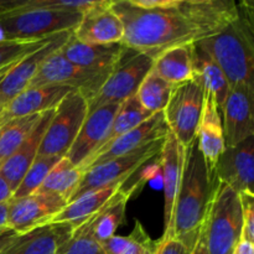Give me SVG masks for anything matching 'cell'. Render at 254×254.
I'll use <instances>...</instances> for the list:
<instances>
[{"instance_id":"6da1fadb","label":"cell","mask_w":254,"mask_h":254,"mask_svg":"<svg viewBox=\"0 0 254 254\" xmlns=\"http://www.w3.org/2000/svg\"><path fill=\"white\" fill-rule=\"evenodd\" d=\"M111 6L123 24L122 45L155 59L166 50L197 44L220 31L237 15L240 1L174 0L168 9L144 10L130 0H116Z\"/></svg>"},{"instance_id":"7a4b0ae2","label":"cell","mask_w":254,"mask_h":254,"mask_svg":"<svg viewBox=\"0 0 254 254\" xmlns=\"http://www.w3.org/2000/svg\"><path fill=\"white\" fill-rule=\"evenodd\" d=\"M213 186L215 178L208 171L195 139L185 148L171 222L163 237L176 238L190 250L195 247L207 217Z\"/></svg>"},{"instance_id":"3957f363","label":"cell","mask_w":254,"mask_h":254,"mask_svg":"<svg viewBox=\"0 0 254 254\" xmlns=\"http://www.w3.org/2000/svg\"><path fill=\"white\" fill-rule=\"evenodd\" d=\"M215 60L231 87H254V6L240 1L238 12L225 27L197 42Z\"/></svg>"},{"instance_id":"277c9868","label":"cell","mask_w":254,"mask_h":254,"mask_svg":"<svg viewBox=\"0 0 254 254\" xmlns=\"http://www.w3.org/2000/svg\"><path fill=\"white\" fill-rule=\"evenodd\" d=\"M242 230L240 195L215 179L212 198L203 226L208 254H232L242 238Z\"/></svg>"},{"instance_id":"5b68a950","label":"cell","mask_w":254,"mask_h":254,"mask_svg":"<svg viewBox=\"0 0 254 254\" xmlns=\"http://www.w3.org/2000/svg\"><path fill=\"white\" fill-rule=\"evenodd\" d=\"M83 12L22 10L0 14L5 40H42L64 31H73Z\"/></svg>"},{"instance_id":"8992f818","label":"cell","mask_w":254,"mask_h":254,"mask_svg":"<svg viewBox=\"0 0 254 254\" xmlns=\"http://www.w3.org/2000/svg\"><path fill=\"white\" fill-rule=\"evenodd\" d=\"M87 114L88 101L79 92H69L55 107L37 155L66 156Z\"/></svg>"},{"instance_id":"52a82bcc","label":"cell","mask_w":254,"mask_h":254,"mask_svg":"<svg viewBox=\"0 0 254 254\" xmlns=\"http://www.w3.org/2000/svg\"><path fill=\"white\" fill-rule=\"evenodd\" d=\"M205 91L195 78L174 87L170 99L163 111L169 133L181 146L188 148L196 139Z\"/></svg>"},{"instance_id":"ba28073f","label":"cell","mask_w":254,"mask_h":254,"mask_svg":"<svg viewBox=\"0 0 254 254\" xmlns=\"http://www.w3.org/2000/svg\"><path fill=\"white\" fill-rule=\"evenodd\" d=\"M164 140L165 139L153 141L133 153L87 169L69 202L89 191L98 190L112 184L127 183L136 171L148 165L153 159L159 158Z\"/></svg>"},{"instance_id":"9c48e42d","label":"cell","mask_w":254,"mask_h":254,"mask_svg":"<svg viewBox=\"0 0 254 254\" xmlns=\"http://www.w3.org/2000/svg\"><path fill=\"white\" fill-rule=\"evenodd\" d=\"M154 59L128 49L121 64L109 73L103 86L88 102V111L104 104H122L138 92L139 86L153 68Z\"/></svg>"},{"instance_id":"30bf717a","label":"cell","mask_w":254,"mask_h":254,"mask_svg":"<svg viewBox=\"0 0 254 254\" xmlns=\"http://www.w3.org/2000/svg\"><path fill=\"white\" fill-rule=\"evenodd\" d=\"M111 72L83 68L69 62L61 51L52 54L42 64L27 87L57 84L79 92L87 101H91L99 91Z\"/></svg>"},{"instance_id":"8fae6325","label":"cell","mask_w":254,"mask_h":254,"mask_svg":"<svg viewBox=\"0 0 254 254\" xmlns=\"http://www.w3.org/2000/svg\"><path fill=\"white\" fill-rule=\"evenodd\" d=\"M213 178L238 195H254V136L226 146L213 168Z\"/></svg>"},{"instance_id":"7c38bea8","label":"cell","mask_w":254,"mask_h":254,"mask_svg":"<svg viewBox=\"0 0 254 254\" xmlns=\"http://www.w3.org/2000/svg\"><path fill=\"white\" fill-rule=\"evenodd\" d=\"M67 201L54 193H39L21 198H11L7 210V228L16 233H25L39 226L51 222Z\"/></svg>"},{"instance_id":"4fadbf2b","label":"cell","mask_w":254,"mask_h":254,"mask_svg":"<svg viewBox=\"0 0 254 254\" xmlns=\"http://www.w3.org/2000/svg\"><path fill=\"white\" fill-rule=\"evenodd\" d=\"M254 87L238 84L230 88L221 111L226 146H233L254 136Z\"/></svg>"},{"instance_id":"5bb4252c","label":"cell","mask_w":254,"mask_h":254,"mask_svg":"<svg viewBox=\"0 0 254 254\" xmlns=\"http://www.w3.org/2000/svg\"><path fill=\"white\" fill-rule=\"evenodd\" d=\"M72 36V31L60 32L54 35L45 45L39 50L24 57L21 61L15 64L6 72L0 82V107H4L9 103L15 96L27 88L30 82L37 73L40 67L52 54L62 49L67 40Z\"/></svg>"},{"instance_id":"9a60e30c","label":"cell","mask_w":254,"mask_h":254,"mask_svg":"<svg viewBox=\"0 0 254 254\" xmlns=\"http://www.w3.org/2000/svg\"><path fill=\"white\" fill-rule=\"evenodd\" d=\"M111 2L112 0H98L93 7L83 12L79 24L72 31L73 39L91 45L122 44L124 27Z\"/></svg>"},{"instance_id":"2e32d148","label":"cell","mask_w":254,"mask_h":254,"mask_svg":"<svg viewBox=\"0 0 254 254\" xmlns=\"http://www.w3.org/2000/svg\"><path fill=\"white\" fill-rule=\"evenodd\" d=\"M119 106L121 104H104L88 111L66 155L73 165L82 168V165L101 148Z\"/></svg>"},{"instance_id":"e0dca14e","label":"cell","mask_w":254,"mask_h":254,"mask_svg":"<svg viewBox=\"0 0 254 254\" xmlns=\"http://www.w3.org/2000/svg\"><path fill=\"white\" fill-rule=\"evenodd\" d=\"M168 134L169 129L166 127L165 121H164L163 112L153 114L150 118L139 124L136 128L127 131L126 134L116 139L111 145L107 146L98 155L87 161L82 166V170L86 171L87 169L93 168V166L99 165V164H103L106 161L119 158V156L133 153V151L138 150V149L143 148V146L148 145L153 141L165 139Z\"/></svg>"},{"instance_id":"ac0fdd59","label":"cell","mask_w":254,"mask_h":254,"mask_svg":"<svg viewBox=\"0 0 254 254\" xmlns=\"http://www.w3.org/2000/svg\"><path fill=\"white\" fill-rule=\"evenodd\" d=\"M72 91L74 89L57 84L27 87L2 107L0 114V126L14 118L42 114L55 109V107Z\"/></svg>"},{"instance_id":"d6986e66","label":"cell","mask_w":254,"mask_h":254,"mask_svg":"<svg viewBox=\"0 0 254 254\" xmlns=\"http://www.w3.org/2000/svg\"><path fill=\"white\" fill-rule=\"evenodd\" d=\"M69 222H49L19 233L1 254H56L73 232Z\"/></svg>"},{"instance_id":"ffe728a7","label":"cell","mask_w":254,"mask_h":254,"mask_svg":"<svg viewBox=\"0 0 254 254\" xmlns=\"http://www.w3.org/2000/svg\"><path fill=\"white\" fill-rule=\"evenodd\" d=\"M60 51L69 62L76 66L97 69V71L112 72L121 64L128 49L122 44H83L71 36Z\"/></svg>"},{"instance_id":"44dd1931","label":"cell","mask_w":254,"mask_h":254,"mask_svg":"<svg viewBox=\"0 0 254 254\" xmlns=\"http://www.w3.org/2000/svg\"><path fill=\"white\" fill-rule=\"evenodd\" d=\"M196 141L198 150L205 158L208 171L213 176V168L225 150L226 144L223 138L221 111L216 103L215 97L208 92H205L202 113L196 133Z\"/></svg>"},{"instance_id":"7402d4cb","label":"cell","mask_w":254,"mask_h":254,"mask_svg":"<svg viewBox=\"0 0 254 254\" xmlns=\"http://www.w3.org/2000/svg\"><path fill=\"white\" fill-rule=\"evenodd\" d=\"M52 113H54V109L45 112L40 119L39 124L32 130V133L22 141L21 145L4 163L0 164V176L9 184L12 192L16 190L20 181L26 174L27 169L34 163L37 154H39L41 140L44 138V134L46 131L47 126H49Z\"/></svg>"},{"instance_id":"603a6c76","label":"cell","mask_w":254,"mask_h":254,"mask_svg":"<svg viewBox=\"0 0 254 254\" xmlns=\"http://www.w3.org/2000/svg\"><path fill=\"white\" fill-rule=\"evenodd\" d=\"M184 156H185V148L179 144L173 134L169 133L164 140L159 155L164 189V233L169 230L171 222L181 170H183Z\"/></svg>"},{"instance_id":"cb8c5ba5","label":"cell","mask_w":254,"mask_h":254,"mask_svg":"<svg viewBox=\"0 0 254 254\" xmlns=\"http://www.w3.org/2000/svg\"><path fill=\"white\" fill-rule=\"evenodd\" d=\"M124 184L126 183L112 184L79 196L78 198L67 203L64 210L55 216L51 222H69L73 227H78L92 216L99 212L121 190Z\"/></svg>"},{"instance_id":"d4e9b609","label":"cell","mask_w":254,"mask_h":254,"mask_svg":"<svg viewBox=\"0 0 254 254\" xmlns=\"http://www.w3.org/2000/svg\"><path fill=\"white\" fill-rule=\"evenodd\" d=\"M193 78L201 84L203 91L212 94L218 108H222L231 84L217 62L198 44L192 45Z\"/></svg>"},{"instance_id":"484cf974","label":"cell","mask_w":254,"mask_h":254,"mask_svg":"<svg viewBox=\"0 0 254 254\" xmlns=\"http://www.w3.org/2000/svg\"><path fill=\"white\" fill-rule=\"evenodd\" d=\"M151 71L174 87L193 79L192 45L176 46L159 54Z\"/></svg>"},{"instance_id":"4316f807","label":"cell","mask_w":254,"mask_h":254,"mask_svg":"<svg viewBox=\"0 0 254 254\" xmlns=\"http://www.w3.org/2000/svg\"><path fill=\"white\" fill-rule=\"evenodd\" d=\"M133 191L122 186L121 190L113 196L111 201L99 212L86 221L91 228L92 235L98 242L103 243L116 236L117 230L123 223L126 217L127 203Z\"/></svg>"},{"instance_id":"83f0119b","label":"cell","mask_w":254,"mask_h":254,"mask_svg":"<svg viewBox=\"0 0 254 254\" xmlns=\"http://www.w3.org/2000/svg\"><path fill=\"white\" fill-rule=\"evenodd\" d=\"M83 173L84 171L82 170V168L73 165L66 156H64L51 169L36 192L54 193L64 198L68 203L81 183Z\"/></svg>"},{"instance_id":"f1b7e54d","label":"cell","mask_w":254,"mask_h":254,"mask_svg":"<svg viewBox=\"0 0 254 254\" xmlns=\"http://www.w3.org/2000/svg\"><path fill=\"white\" fill-rule=\"evenodd\" d=\"M151 116H153V113H150L149 111H146V109L144 108L140 103H139L138 98H136L135 96L131 97V98H129V99H127V101H124L123 103L119 106L118 111H117L116 116H114L113 122H112L111 127H109V130H108V133H107L106 138H104L103 143H102L101 148H99L98 150H97L96 153H94L93 155L88 159V160H91L92 158H94L96 155H98V154L101 153V151H103L107 146L111 145V144L113 143L116 139H118L119 136H122L123 134H126L127 131L136 128L139 124H141L143 122H145L146 119L150 118Z\"/></svg>"},{"instance_id":"f546056e","label":"cell","mask_w":254,"mask_h":254,"mask_svg":"<svg viewBox=\"0 0 254 254\" xmlns=\"http://www.w3.org/2000/svg\"><path fill=\"white\" fill-rule=\"evenodd\" d=\"M42 114L14 118L0 126V164L4 163L32 133Z\"/></svg>"},{"instance_id":"4dcf8cb0","label":"cell","mask_w":254,"mask_h":254,"mask_svg":"<svg viewBox=\"0 0 254 254\" xmlns=\"http://www.w3.org/2000/svg\"><path fill=\"white\" fill-rule=\"evenodd\" d=\"M98 0H0V14L22 10L86 12Z\"/></svg>"},{"instance_id":"1f68e13d","label":"cell","mask_w":254,"mask_h":254,"mask_svg":"<svg viewBox=\"0 0 254 254\" xmlns=\"http://www.w3.org/2000/svg\"><path fill=\"white\" fill-rule=\"evenodd\" d=\"M173 89V84L150 71L139 86L135 97L146 111L155 114L165 109Z\"/></svg>"},{"instance_id":"d6a6232c","label":"cell","mask_w":254,"mask_h":254,"mask_svg":"<svg viewBox=\"0 0 254 254\" xmlns=\"http://www.w3.org/2000/svg\"><path fill=\"white\" fill-rule=\"evenodd\" d=\"M60 156H46L37 155L34 163L27 169L26 174L24 175L22 180L20 181L19 186L12 193V198H21L26 196L32 195L36 192L42 185L44 180L51 169L60 161Z\"/></svg>"},{"instance_id":"836d02e7","label":"cell","mask_w":254,"mask_h":254,"mask_svg":"<svg viewBox=\"0 0 254 254\" xmlns=\"http://www.w3.org/2000/svg\"><path fill=\"white\" fill-rule=\"evenodd\" d=\"M153 242L141 223L136 221L133 231L128 236H113L102 243L106 254H141Z\"/></svg>"},{"instance_id":"e575fe53","label":"cell","mask_w":254,"mask_h":254,"mask_svg":"<svg viewBox=\"0 0 254 254\" xmlns=\"http://www.w3.org/2000/svg\"><path fill=\"white\" fill-rule=\"evenodd\" d=\"M56 254H106L102 243L94 238L91 228L83 222L73 228L68 240L57 250Z\"/></svg>"},{"instance_id":"d590c367","label":"cell","mask_w":254,"mask_h":254,"mask_svg":"<svg viewBox=\"0 0 254 254\" xmlns=\"http://www.w3.org/2000/svg\"><path fill=\"white\" fill-rule=\"evenodd\" d=\"M51 37L42 40H2L0 41V68L21 61L24 57L39 50Z\"/></svg>"},{"instance_id":"8d00e7d4","label":"cell","mask_w":254,"mask_h":254,"mask_svg":"<svg viewBox=\"0 0 254 254\" xmlns=\"http://www.w3.org/2000/svg\"><path fill=\"white\" fill-rule=\"evenodd\" d=\"M242 202L243 230L242 238L247 242L254 243V195H240Z\"/></svg>"},{"instance_id":"74e56055","label":"cell","mask_w":254,"mask_h":254,"mask_svg":"<svg viewBox=\"0 0 254 254\" xmlns=\"http://www.w3.org/2000/svg\"><path fill=\"white\" fill-rule=\"evenodd\" d=\"M190 248L181 241L173 237H161L155 245L154 254H191Z\"/></svg>"},{"instance_id":"f35d334b","label":"cell","mask_w":254,"mask_h":254,"mask_svg":"<svg viewBox=\"0 0 254 254\" xmlns=\"http://www.w3.org/2000/svg\"><path fill=\"white\" fill-rule=\"evenodd\" d=\"M17 235H19V233L10 230V228H6V230H4L2 232H0V254L4 252L5 248L12 242V240H14Z\"/></svg>"},{"instance_id":"ab89813d","label":"cell","mask_w":254,"mask_h":254,"mask_svg":"<svg viewBox=\"0 0 254 254\" xmlns=\"http://www.w3.org/2000/svg\"><path fill=\"white\" fill-rule=\"evenodd\" d=\"M12 190L9 184L0 176V203L7 202L12 198Z\"/></svg>"},{"instance_id":"60d3db41","label":"cell","mask_w":254,"mask_h":254,"mask_svg":"<svg viewBox=\"0 0 254 254\" xmlns=\"http://www.w3.org/2000/svg\"><path fill=\"white\" fill-rule=\"evenodd\" d=\"M205 226V225H203ZM191 254H208L207 246H206V238H205V231H201L200 237H198L197 242H196L195 247L191 251Z\"/></svg>"},{"instance_id":"b9f144b4","label":"cell","mask_w":254,"mask_h":254,"mask_svg":"<svg viewBox=\"0 0 254 254\" xmlns=\"http://www.w3.org/2000/svg\"><path fill=\"white\" fill-rule=\"evenodd\" d=\"M233 254H254V243L241 240L236 246Z\"/></svg>"},{"instance_id":"7bdbcfd3","label":"cell","mask_w":254,"mask_h":254,"mask_svg":"<svg viewBox=\"0 0 254 254\" xmlns=\"http://www.w3.org/2000/svg\"><path fill=\"white\" fill-rule=\"evenodd\" d=\"M9 202L0 203V232L7 228V210H9Z\"/></svg>"},{"instance_id":"ee69618b","label":"cell","mask_w":254,"mask_h":254,"mask_svg":"<svg viewBox=\"0 0 254 254\" xmlns=\"http://www.w3.org/2000/svg\"><path fill=\"white\" fill-rule=\"evenodd\" d=\"M155 245H156V242H154L153 241V242H151L150 245H149L148 247L143 251V253L141 254H154L155 253Z\"/></svg>"},{"instance_id":"f6af8a7d","label":"cell","mask_w":254,"mask_h":254,"mask_svg":"<svg viewBox=\"0 0 254 254\" xmlns=\"http://www.w3.org/2000/svg\"><path fill=\"white\" fill-rule=\"evenodd\" d=\"M17 64V62H16ZM14 64H10V66H7V67H4V68H0V82H1V79H2V77L5 76V74H6V72L9 71L10 68H11L12 66H14Z\"/></svg>"},{"instance_id":"bcb514c9","label":"cell","mask_w":254,"mask_h":254,"mask_svg":"<svg viewBox=\"0 0 254 254\" xmlns=\"http://www.w3.org/2000/svg\"><path fill=\"white\" fill-rule=\"evenodd\" d=\"M2 40H5V37H4V32H2L1 27H0V41H2Z\"/></svg>"},{"instance_id":"7dc6e473","label":"cell","mask_w":254,"mask_h":254,"mask_svg":"<svg viewBox=\"0 0 254 254\" xmlns=\"http://www.w3.org/2000/svg\"><path fill=\"white\" fill-rule=\"evenodd\" d=\"M1 111H2V108H1V107H0V114H1Z\"/></svg>"},{"instance_id":"c3c4849f","label":"cell","mask_w":254,"mask_h":254,"mask_svg":"<svg viewBox=\"0 0 254 254\" xmlns=\"http://www.w3.org/2000/svg\"><path fill=\"white\" fill-rule=\"evenodd\" d=\"M232 254H233V253H232Z\"/></svg>"}]
</instances>
